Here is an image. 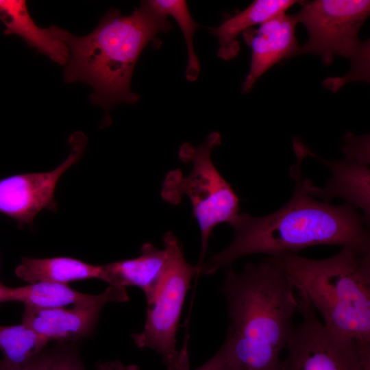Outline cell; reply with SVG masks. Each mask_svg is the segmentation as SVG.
Listing matches in <instances>:
<instances>
[{
  "instance_id": "1",
  "label": "cell",
  "mask_w": 370,
  "mask_h": 370,
  "mask_svg": "<svg viewBox=\"0 0 370 370\" xmlns=\"http://www.w3.org/2000/svg\"><path fill=\"white\" fill-rule=\"evenodd\" d=\"M297 162L291 167L295 188L289 201L277 211L263 217L239 213L228 224L234 230L232 243L204 262L199 274L212 275L246 256L263 254L278 256L306 247L328 245L370 251V237L365 217L346 202L331 205L311 196L301 173L308 148L294 140Z\"/></svg>"
},
{
  "instance_id": "2",
  "label": "cell",
  "mask_w": 370,
  "mask_h": 370,
  "mask_svg": "<svg viewBox=\"0 0 370 370\" xmlns=\"http://www.w3.org/2000/svg\"><path fill=\"white\" fill-rule=\"evenodd\" d=\"M229 327L222 345L230 370H280L298 312L295 288L278 256L225 269Z\"/></svg>"
},
{
  "instance_id": "3",
  "label": "cell",
  "mask_w": 370,
  "mask_h": 370,
  "mask_svg": "<svg viewBox=\"0 0 370 370\" xmlns=\"http://www.w3.org/2000/svg\"><path fill=\"white\" fill-rule=\"evenodd\" d=\"M171 27L166 16L144 1L128 16L110 10L97 27L84 36L55 25L49 28L69 49L64 82L88 84L93 89L92 102L108 111L119 103L138 101L139 95L130 88L136 61L149 42L159 47L158 34Z\"/></svg>"
},
{
  "instance_id": "4",
  "label": "cell",
  "mask_w": 370,
  "mask_h": 370,
  "mask_svg": "<svg viewBox=\"0 0 370 370\" xmlns=\"http://www.w3.org/2000/svg\"><path fill=\"white\" fill-rule=\"evenodd\" d=\"M295 288L304 293L334 337L370 356V251L342 247L325 259L278 256Z\"/></svg>"
},
{
  "instance_id": "5",
  "label": "cell",
  "mask_w": 370,
  "mask_h": 370,
  "mask_svg": "<svg viewBox=\"0 0 370 370\" xmlns=\"http://www.w3.org/2000/svg\"><path fill=\"white\" fill-rule=\"evenodd\" d=\"M300 10L293 14L308 33V42L298 54L312 53L329 66L334 57L349 58L352 69L346 76L327 79L325 86L336 92L353 80L369 82V41L358 37L360 27L369 16L370 1L364 0H315L301 1Z\"/></svg>"
},
{
  "instance_id": "6",
  "label": "cell",
  "mask_w": 370,
  "mask_h": 370,
  "mask_svg": "<svg viewBox=\"0 0 370 370\" xmlns=\"http://www.w3.org/2000/svg\"><path fill=\"white\" fill-rule=\"evenodd\" d=\"M221 142L220 134L212 132L196 148L183 145L180 158L186 162L191 161L192 169L185 177L179 170L169 173L162 190V197L170 203H178L184 195L191 203L201 234V251L196 265L199 270L207 254L213 229L220 223H229L240 213L236 193L211 159L213 149Z\"/></svg>"
},
{
  "instance_id": "7",
  "label": "cell",
  "mask_w": 370,
  "mask_h": 370,
  "mask_svg": "<svg viewBox=\"0 0 370 370\" xmlns=\"http://www.w3.org/2000/svg\"><path fill=\"white\" fill-rule=\"evenodd\" d=\"M163 243L168 256L164 278L147 305L143 329L131 336L138 348L151 349L159 354L167 370H189L187 350L177 349L176 334L190 282L199 271L186 260L172 232L164 235Z\"/></svg>"
},
{
  "instance_id": "8",
  "label": "cell",
  "mask_w": 370,
  "mask_h": 370,
  "mask_svg": "<svg viewBox=\"0 0 370 370\" xmlns=\"http://www.w3.org/2000/svg\"><path fill=\"white\" fill-rule=\"evenodd\" d=\"M295 291L301 321L292 327L280 370H370V356L332 335L304 293Z\"/></svg>"
},
{
  "instance_id": "9",
  "label": "cell",
  "mask_w": 370,
  "mask_h": 370,
  "mask_svg": "<svg viewBox=\"0 0 370 370\" xmlns=\"http://www.w3.org/2000/svg\"><path fill=\"white\" fill-rule=\"evenodd\" d=\"M71 151L66 159L55 169L41 173L12 175L0 180V212L21 225H31L43 209L56 211L53 195L61 175L83 155L86 136L80 132L69 140Z\"/></svg>"
},
{
  "instance_id": "10",
  "label": "cell",
  "mask_w": 370,
  "mask_h": 370,
  "mask_svg": "<svg viewBox=\"0 0 370 370\" xmlns=\"http://www.w3.org/2000/svg\"><path fill=\"white\" fill-rule=\"evenodd\" d=\"M297 23L293 15L278 14L259 25L249 28L243 36L250 47V68L242 88L249 92L256 80L283 59L297 55L300 49L295 36Z\"/></svg>"
},
{
  "instance_id": "11",
  "label": "cell",
  "mask_w": 370,
  "mask_h": 370,
  "mask_svg": "<svg viewBox=\"0 0 370 370\" xmlns=\"http://www.w3.org/2000/svg\"><path fill=\"white\" fill-rule=\"evenodd\" d=\"M308 154L319 159L332 171V176L322 188L315 186L308 179H305L309 194L328 202L332 198L340 197L347 202L360 208L367 224H369V160L345 156V158L337 161H328L318 157L308 149Z\"/></svg>"
},
{
  "instance_id": "12",
  "label": "cell",
  "mask_w": 370,
  "mask_h": 370,
  "mask_svg": "<svg viewBox=\"0 0 370 370\" xmlns=\"http://www.w3.org/2000/svg\"><path fill=\"white\" fill-rule=\"evenodd\" d=\"M105 305L77 306L69 309L25 306L23 323L49 342L75 341L92 333Z\"/></svg>"
},
{
  "instance_id": "13",
  "label": "cell",
  "mask_w": 370,
  "mask_h": 370,
  "mask_svg": "<svg viewBox=\"0 0 370 370\" xmlns=\"http://www.w3.org/2000/svg\"><path fill=\"white\" fill-rule=\"evenodd\" d=\"M167 260L164 248L160 249L145 243L138 256L103 264V281L112 286L139 288L149 305L164 278Z\"/></svg>"
},
{
  "instance_id": "14",
  "label": "cell",
  "mask_w": 370,
  "mask_h": 370,
  "mask_svg": "<svg viewBox=\"0 0 370 370\" xmlns=\"http://www.w3.org/2000/svg\"><path fill=\"white\" fill-rule=\"evenodd\" d=\"M130 300L126 288L110 285L98 295H88L72 289L67 284L36 282L12 288L10 301H20L25 306L38 308H65L73 304L89 306L111 302H126Z\"/></svg>"
},
{
  "instance_id": "15",
  "label": "cell",
  "mask_w": 370,
  "mask_h": 370,
  "mask_svg": "<svg viewBox=\"0 0 370 370\" xmlns=\"http://www.w3.org/2000/svg\"><path fill=\"white\" fill-rule=\"evenodd\" d=\"M0 18L5 25V34H16L56 63L67 64L69 53L66 45L53 35L50 28L42 29L36 25L25 1L0 0Z\"/></svg>"
},
{
  "instance_id": "16",
  "label": "cell",
  "mask_w": 370,
  "mask_h": 370,
  "mask_svg": "<svg viewBox=\"0 0 370 370\" xmlns=\"http://www.w3.org/2000/svg\"><path fill=\"white\" fill-rule=\"evenodd\" d=\"M293 0H256L247 8L227 18L212 31L219 41L218 56L224 60L234 58L240 51L237 39L241 33L260 25L270 18L282 13L295 3Z\"/></svg>"
},
{
  "instance_id": "17",
  "label": "cell",
  "mask_w": 370,
  "mask_h": 370,
  "mask_svg": "<svg viewBox=\"0 0 370 370\" xmlns=\"http://www.w3.org/2000/svg\"><path fill=\"white\" fill-rule=\"evenodd\" d=\"M21 280L34 284L50 282L67 284L73 281L99 279L103 281V265H94L69 257L23 258L15 270Z\"/></svg>"
},
{
  "instance_id": "18",
  "label": "cell",
  "mask_w": 370,
  "mask_h": 370,
  "mask_svg": "<svg viewBox=\"0 0 370 370\" xmlns=\"http://www.w3.org/2000/svg\"><path fill=\"white\" fill-rule=\"evenodd\" d=\"M49 341L27 325H0V349L3 362L12 365L27 363L42 351Z\"/></svg>"
},
{
  "instance_id": "19",
  "label": "cell",
  "mask_w": 370,
  "mask_h": 370,
  "mask_svg": "<svg viewBox=\"0 0 370 370\" xmlns=\"http://www.w3.org/2000/svg\"><path fill=\"white\" fill-rule=\"evenodd\" d=\"M150 6L161 14L167 17L173 16L180 27L186 40L188 50V65L186 78L188 81H195L200 72V65L195 54L193 45V36L199 24L193 18L185 1H147Z\"/></svg>"
},
{
  "instance_id": "20",
  "label": "cell",
  "mask_w": 370,
  "mask_h": 370,
  "mask_svg": "<svg viewBox=\"0 0 370 370\" xmlns=\"http://www.w3.org/2000/svg\"><path fill=\"white\" fill-rule=\"evenodd\" d=\"M47 370H86L78 350L73 345H64L51 350Z\"/></svg>"
},
{
  "instance_id": "21",
  "label": "cell",
  "mask_w": 370,
  "mask_h": 370,
  "mask_svg": "<svg viewBox=\"0 0 370 370\" xmlns=\"http://www.w3.org/2000/svg\"><path fill=\"white\" fill-rule=\"evenodd\" d=\"M51 350H44L30 361L20 365H12L0 360V370H47Z\"/></svg>"
},
{
  "instance_id": "22",
  "label": "cell",
  "mask_w": 370,
  "mask_h": 370,
  "mask_svg": "<svg viewBox=\"0 0 370 370\" xmlns=\"http://www.w3.org/2000/svg\"><path fill=\"white\" fill-rule=\"evenodd\" d=\"M132 370L140 369L137 365H133ZM193 370H230L223 348L221 347L210 360Z\"/></svg>"
},
{
  "instance_id": "23",
  "label": "cell",
  "mask_w": 370,
  "mask_h": 370,
  "mask_svg": "<svg viewBox=\"0 0 370 370\" xmlns=\"http://www.w3.org/2000/svg\"><path fill=\"white\" fill-rule=\"evenodd\" d=\"M133 365H124L119 360L97 362L96 368L97 370H132Z\"/></svg>"
},
{
  "instance_id": "24",
  "label": "cell",
  "mask_w": 370,
  "mask_h": 370,
  "mask_svg": "<svg viewBox=\"0 0 370 370\" xmlns=\"http://www.w3.org/2000/svg\"><path fill=\"white\" fill-rule=\"evenodd\" d=\"M11 288L0 282V303L10 301Z\"/></svg>"
}]
</instances>
